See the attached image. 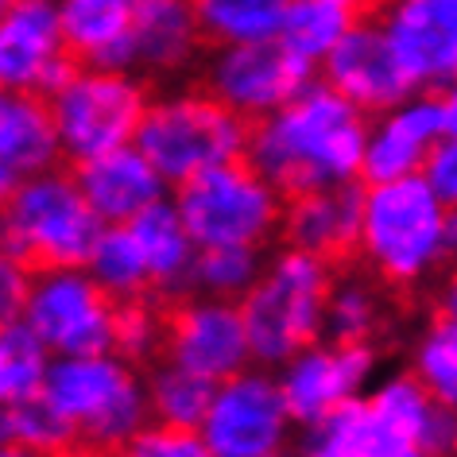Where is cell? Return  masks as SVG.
<instances>
[{
  "label": "cell",
  "instance_id": "obj_1",
  "mask_svg": "<svg viewBox=\"0 0 457 457\" xmlns=\"http://www.w3.org/2000/svg\"><path fill=\"white\" fill-rule=\"evenodd\" d=\"M369 129V112H361L329 82H311L287 109L253 124L245 159L287 202L329 182H357Z\"/></svg>",
  "mask_w": 457,
  "mask_h": 457
},
{
  "label": "cell",
  "instance_id": "obj_2",
  "mask_svg": "<svg viewBox=\"0 0 457 457\" xmlns=\"http://www.w3.org/2000/svg\"><path fill=\"white\" fill-rule=\"evenodd\" d=\"M445 260V202L422 175L364 182L361 264L411 311Z\"/></svg>",
  "mask_w": 457,
  "mask_h": 457
},
{
  "label": "cell",
  "instance_id": "obj_3",
  "mask_svg": "<svg viewBox=\"0 0 457 457\" xmlns=\"http://www.w3.org/2000/svg\"><path fill=\"white\" fill-rule=\"evenodd\" d=\"M101 228L71 163L4 190V260L28 276L89 268Z\"/></svg>",
  "mask_w": 457,
  "mask_h": 457
},
{
  "label": "cell",
  "instance_id": "obj_4",
  "mask_svg": "<svg viewBox=\"0 0 457 457\" xmlns=\"http://www.w3.org/2000/svg\"><path fill=\"white\" fill-rule=\"evenodd\" d=\"M337 271L311 253L283 248L268 256L253 291L241 299V314L253 341V357L264 369H283L299 353L326 341L329 295Z\"/></svg>",
  "mask_w": 457,
  "mask_h": 457
},
{
  "label": "cell",
  "instance_id": "obj_5",
  "mask_svg": "<svg viewBox=\"0 0 457 457\" xmlns=\"http://www.w3.org/2000/svg\"><path fill=\"white\" fill-rule=\"evenodd\" d=\"M248 140H253V120L228 109L205 86L152 97L136 132V147L155 163L167 187H182L202 170L245 159Z\"/></svg>",
  "mask_w": 457,
  "mask_h": 457
},
{
  "label": "cell",
  "instance_id": "obj_6",
  "mask_svg": "<svg viewBox=\"0 0 457 457\" xmlns=\"http://www.w3.org/2000/svg\"><path fill=\"white\" fill-rule=\"evenodd\" d=\"M43 395L74 427L78 442L105 450H124L152 422L144 372L117 353L54 357Z\"/></svg>",
  "mask_w": 457,
  "mask_h": 457
},
{
  "label": "cell",
  "instance_id": "obj_7",
  "mask_svg": "<svg viewBox=\"0 0 457 457\" xmlns=\"http://www.w3.org/2000/svg\"><path fill=\"white\" fill-rule=\"evenodd\" d=\"M175 205L198 248H268V241H279L283 198L248 159L175 187Z\"/></svg>",
  "mask_w": 457,
  "mask_h": 457
},
{
  "label": "cell",
  "instance_id": "obj_8",
  "mask_svg": "<svg viewBox=\"0 0 457 457\" xmlns=\"http://www.w3.org/2000/svg\"><path fill=\"white\" fill-rule=\"evenodd\" d=\"M147 78L112 66H78L51 94V109L59 120L66 163H86L124 144H136L140 120L152 105Z\"/></svg>",
  "mask_w": 457,
  "mask_h": 457
},
{
  "label": "cell",
  "instance_id": "obj_9",
  "mask_svg": "<svg viewBox=\"0 0 457 457\" xmlns=\"http://www.w3.org/2000/svg\"><path fill=\"white\" fill-rule=\"evenodd\" d=\"M20 318L47 341L54 357H94L112 353L117 299L86 268L47 271L28 287Z\"/></svg>",
  "mask_w": 457,
  "mask_h": 457
},
{
  "label": "cell",
  "instance_id": "obj_10",
  "mask_svg": "<svg viewBox=\"0 0 457 457\" xmlns=\"http://www.w3.org/2000/svg\"><path fill=\"white\" fill-rule=\"evenodd\" d=\"M314 66L283 47L279 39L264 43H237V47L205 51L202 82L213 97H221L228 109H237L248 120H268L279 109H287L306 86L314 82Z\"/></svg>",
  "mask_w": 457,
  "mask_h": 457
},
{
  "label": "cell",
  "instance_id": "obj_11",
  "mask_svg": "<svg viewBox=\"0 0 457 457\" xmlns=\"http://www.w3.org/2000/svg\"><path fill=\"white\" fill-rule=\"evenodd\" d=\"M163 361L210 384H225L256 361L241 303L190 291L179 299H163Z\"/></svg>",
  "mask_w": 457,
  "mask_h": 457
},
{
  "label": "cell",
  "instance_id": "obj_12",
  "mask_svg": "<svg viewBox=\"0 0 457 457\" xmlns=\"http://www.w3.org/2000/svg\"><path fill=\"white\" fill-rule=\"evenodd\" d=\"M291 422L279 376L245 369L217 384L198 430L217 457H276L287 445Z\"/></svg>",
  "mask_w": 457,
  "mask_h": 457
},
{
  "label": "cell",
  "instance_id": "obj_13",
  "mask_svg": "<svg viewBox=\"0 0 457 457\" xmlns=\"http://www.w3.org/2000/svg\"><path fill=\"white\" fill-rule=\"evenodd\" d=\"M78 62L62 39L59 0H8L0 16V82L16 94L51 97Z\"/></svg>",
  "mask_w": 457,
  "mask_h": 457
},
{
  "label": "cell",
  "instance_id": "obj_14",
  "mask_svg": "<svg viewBox=\"0 0 457 457\" xmlns=\"http://www.w3.org/2000/svg\"><path fill=\"white\" fill-rule=\"evenodd\" d=\"M376 357H380V349L345 345V341L326 337L306 353H299L295 361H287L279 372V387L291 407V419L303 430L322 427L334 411H341L361 395L364 380L376 369Z\"/></svg>",
  "mask_w": 457,
  "mask_h": 457
},
{
  "label": "cell",
  "instance_id": "obj_15",
  "mask_svg": "<svg viewBox=\"0 0 457 457\" xmlns=\"http://www.w3.org/2000/svg\"><path fill=\"white\" fill-rule=\"evenodd\" d=\"M364 182H329L283 202L279 245L318 256L334 271L361 264Z\"/></svg>",
  "mask_w": 457,
  "mask_h": 457
},
{
  "label": "cell",
  "instance_id": "obj_16",
  "mask_svg": "<svg viewBox=\"0 0 457 457\" xmlns=\"http://www.w3.org/2000/svg\"><path fill=\"white\" fill-rule=\"evenodd\" d=\"M326 82L369 117L392 112L395 105L422 94L403 71L380 20H364L337 43V51L326 59Z\"/></svg>",
  "mask_w": 457,
  "mask_h": 457
},
{
  "label": "cell",
  "instance_id": "obj_17",
  "mask_svg": "<svg viewBox=\"0 0 457 457\" xmlns=\"http://www.w3.org/2000/svg\"><path fill=\"white\" fill-rule=\"evenodd\" d=\"M415 89L457 78V0H384L376 16Z\"/></svg>",
  "mask_w": 457,
  "mask_h": 457
},
{
  "label": "cell",
  "instance_id": "obj_18",
  "mask_svg": "<svg viewBox=\"0 0 457 457\" xmlns=\"http://www.w3.org/2000/svg\"><path fill=\"white\" fill-rule=\"evenodd\" d=\"M450 132L445 129L442 97L434 89H422L392 112H380L369 129V147H364L361 182H395L422 175L430 152Z\"/></svg>",
  "mask_w": 457,
  "mask_h": 457
},
{
  "label": "cell",
  "instance_id": "obj_19",
  "mask_svg": "<svg viewBox=\"0 0 457 457\" xmlns=\"http://www.w3.org/2000/svg\"><path fill=\"white\" fill-rule=\"evenodd\" d=\"M71 170L105 225H132L144 210L163 202L167 179L136 144H124L86 163H71Z\"/></svg>",
  "mask_w": 457,
  "mask_h": 457
},
{
  "label": "cell",
  "instance_id": "obj_20",
  "mask_svg": "<svg viewBox=\"0 0 457 457\" xmlns=\"http://www.w3.org/2000/svg\"><path fill=\"white\" fill-rule=\"evenodd\" d=\"M62 163L66 152L51 97L4 89V101H0V179H4V190L47 175Z\"/></svg>",
  "mask_w": 457,
  "mask_h": 457
},
{
  "label": "cell",
  "instance_id": "obj_21",
  "mask_svg": "<svg viewBox=\"0 0 457 457\" xmlns=\"http://www.w3.org/2000/svg\"><path fill=\"white\" fill-rule=\"evenodd\" d=\"M205 59L194 0H136V71L182 78Z\"/></svg>",
  "mask_w": 457,
  "mask_h": 457
},
{
  "label": "cell",
  "instance_id": "obj_22",
  "mask_svg": "<svg viewBox=\"0 0 457 457\" xmlns=\"http://www.w3.org/2000/svg\"><path fill=\"white\" fill-rule=\"evenodd\" d=\"M411 306L395 299L380 279L364 264L341 268L334 276V295H329V318H326V337L345 341V345H369L387 349L395 334V318L407 314Z\"/></svg>",
  "mask_w": 457,
  "mask_h": 457
},
{
  "label": "cell",
  "instance_id": "obj_23",
  "mask_svg": "<svg viewBox=\"0 0 457 457\" xmlns=\"http://www.w3.org/2000/svg\"><path fill=\"white\" fill-rule=\"evenodd\" d=\"M62 39L78 66L136 71V0H59Z\"/></svg>",
  "mask_w": 457,
  "mask_h": 457
},
{
  "label": "cell",
  "instance_id": "obj_24",
  "mask_svg": "<svg viewBox=\"0 0 457 457\" xmlns=\"http://www.w3.org/2000/svg\"><path fill=\"white\" fill-rule=\"evenodd\" d=\"M415 442L372 403V395H357L334 411L322 427L306 430L303 457H407Z\"/></svg>",
  "mask_w": 457,
  "mask_h": 457
},
{
  "label": "cell",
  "instance_id": "obj_25",
  "mask_svg": "<svg viewBox=\"0 0 457 457\" xmlns=\"http://www.w3.org/2000/svg\"><path fill=\"white\" fill-rule=\"evenodd\" d=\"M132 233L144 248L147 271H152V291L155 299H179L190 295V268L198 256L187 221H182L175 202H155L132 221Z\"/></svg>",
  "mask_w": 457,
  "mask_h": 457
},
{
  "label": "cell",
  "instance_id": "obj_26",
  "mask_svg": "<svg viewBox=\"0 0 457 457\" xmlns=\"http://www.w3.org/2000/svg\"><path fill=\"white\" fill-rule=\"evenodd\" d=\"M291 0H194L205 51L279 39Z\"/></svg>",
  "mask_w": 457,
  "mask_h": 457
},
{
  "label": "cell",
  "instance_id": "obj_27",
  "mask_svg": "<svg viewBox=\"0 0 457 457\" xmlns=\"http://www.w3.org/2000/svg\"><path fill=\"white\" fill-rule=\"evenodd\" d=\"M54 353L47 349L36 329L24 318H8L0 329V399L4 403H24L43 395L51 376Z\"/></svg>",
  "mask_w": 457,
  "mask_h": 457
},
{
  "label": "cell",
  "instance_id": "obj_28",
  "mask_svg": "<svg viewBox=\"0 0 457 457\" xmlns=\"http://www.w3.org/2000/svg\"><path fill=\"white\" fill-rule=\"evenodd\" d=\"M89 276L105 287L112 299H155L152 271H147L144 248L136 241L132 225H105L97 237V248L89 256Z\"/></svg>",
  "mask_w": 457,
  "mask_h": 457
},
{
  "label": "cell",
  "instance_id": "obj_29",
  "mask_svg": "<svg viewBox=\"0 0 457 457\" xmlns=\"http://www.w3.org/2000/svg\"><path fill=\"white\" fill-rule=\"evenodd\" d=\"M144 384H147V403H152L155 422L194 427V430L205 422V411H210L217 392V384L202 380V376L179 369L170 361H155L152 369H144Z\"/></svg>",
  "mask_w": 457,
  "mask_h": 457
},
{
  "label": "cell",
  "instance_id": "obj_30",
  "mask_svg": "<svg viewBox=\"0 0 457 457\" xmlns=\"http://www.w3.org/2000/svg\"><path fill=\"white\" fill-rule=\"evenodd\" d=\"M415 380L438 399L442 407H457V322L445 314L427 311V326L411 349V369Z\"/></svg>",
  "mask_w": 457,
  "mask_h": 457
},
{
  "label": "cell",
  "instance_id": "obj_31",
  "mask_svg": "<svg viewBox=\"0 0 457 457\" xmlns=\"http://www.w3.org/2000/svg\"><path fill=\"white\" fill-rule=\"evenodd\" d=\"M268 264L264 248H198L190 268V291L241 303Z\"/></svg>",
  "mask_w": 457,
  "mask_h": 457
},
{
  "label": "cell",
  "instance_id": "obj_32",
  "mask_svg": "<svg viewBox=\"0 0 457 457\" xmlns=\"http://www.w3.org/2000/svg\"><path fill=\"white\" fill-rule=\"evenodd\" d=\"M163 299H124L117 303V326H112V353L136 369H152L163 361Z\"/></svg>",
  "mask_w": 457,
  "mask_h": 457
},
{
  "label": "cell",
  "instance_id": "obj_33",
  "mask_svg": "<svg viewBox=\"0 0 457 457\" xmlns=\"http://www.w3.org/2000/svg\"><path fill=\"white\" fill-rule=\"evenodd\" d=\"M0 427H4V445H28V450L51 457L78 445L74 427L51 407L47 395L24 399V403H4V422Z\"/></svg>",
  "mask_w": 457,
  "mask_h": 457
},
{
  "label": "cell",
  "instance_id": "obj_34",
  "mask_svg": "<svg viewBox=\"0 0 457 457\" xmlns=\"http://www.w3.org/2000/svg\"><path fill=\"white\" fill-rule=\"evenodd\" d=\"M120 457H217L202 430L194 427H170V422H147L136 438L124 445Z\"/></svg>",
  "mask_w": 457,
  "mask_h": 457
},
{
  "label": "cell",
  "instance_id": "obj_35",
  "mask_svg": "<svg viewBox=\"0 0 457 457\" xmlns=\"http://www.w3.org/2000/svg\"><path fill=\"white\" fill-rule=\"evenodd\" d=\"M422 179L430 182V190L445 202V210L457 205V132H445L438 147L430 152L427 167H422Z\"/></svg>",
  "mask_w": 457,
  "mask_h": 457
},
{
  "label": "cell",
  "instance_id": "obj_36",
  "mask_svg": "<svg viewBox=\"0 0 457 457\" xmlns=\"http://www.w3.org/2000/svg\"><path fill=\"white\" fill-rule=\"evenodd\" d=\"M427 311L445 314V318H453V322H457V268L442 271V279H438V287H434V295H430Z\"/></svg>",
  "mask_w": 457,
  "mask_h": 457
},
{
  "label": "cell",
  "instance_id": "obj_37",
  "mask_svg": "<svg viewBox=\"0 0 457 457\" xmlns=\"http://www.w3.org/2000/svg\"><path fill=\"white\" fill-rule=\"evenodd\" d=\"M445 268H457V205L445 210V260H442V271Z\"/></svg>",
  "mask_w": 457,
  "mask_h": 457
},
{
  "label": "cell",
  "instance_id": "obj_38",
  "mask_svg": "<svg viewBox=\"0 0 457 457\" xmlns=\"http://www.w3.org/2000/svg\"><path fill=\"white\" fill-rule=\"evenodd\" d=\"M434 94L442 97V112H445V129L457 132V78L453 82H445L442 89H434Z\"/></svg>",
  "mask_w": 457,
  "mask_h": 457
},
{
  "label": "cell",
  "instance_id": "obj_39",
  "mask_svg": "<svg viewBox=\"0 0 457 457\" xmlns=\"http://www.w3.org/2000/svg\"><path fill=\"white\" fill-rule=\"evenodd\" d=\"M59 457H120V450H105V445H89V442H78V445H71L66 453H59Z\"/></svg>",
  "mask_w": 457,
  "mask_h": 457
},
{
  "label": "cell",
  "instance_id": "obj_40",
  "mask_svg": "<svg viewBox=\"0 0 457 457\" xmlns=\"http://www.w3.org/2000/svg\"><path fill=\"white\" fill-rule=\"evenodd\" d=\"M0 457H51V453H39V450H28V445H4Z\"/></svg>",
  "mask_w": 457,
  "mask_h": 457
},
{
  "label": "cell",
  "instance_id": "obj_41",
  "mask_svg": "<svg viewBox=\"0 0 457 457\" xmlns=\"http://www.w3.org/2000/svg\"><path fill=\"white\" fill-rule=\"evenodd\" d=\"M407 457H430V453H422V450H415V453H407Z\"/></svg>",
  "mask_w": 457,
  "mask_h": 457
},
{
  "label": "cell",
  "instance_id": "obj_42",
  "mask_svg": "<svg viewBox=\"0 0 457 457\" xmlns=\"http://www.w3.org/2000/svg\"><path fill=\"white\" fill-rule=\"evenodd\" d=\"M276 457H287V453H276Z\"/></svg>",
  "mask_w": 457,
  "mask_h": 457
},
{
  "label": "cell",
  "instance_id": "obj_43",
  "mask_svg": "<svg viewBox=\"0 0 457 457\" xmlns=\"http://www.w3.org/2000/svg\"><path fill=\"white\" fill-rule=\"evenodd\" d=\"M4 4H8V0H4Z\"/></svg>",
  "mask_w": 457,
  "mask_h": 457
}]
</instances>
